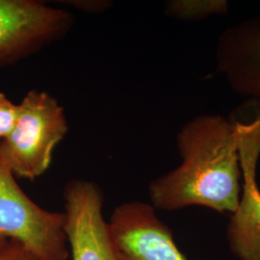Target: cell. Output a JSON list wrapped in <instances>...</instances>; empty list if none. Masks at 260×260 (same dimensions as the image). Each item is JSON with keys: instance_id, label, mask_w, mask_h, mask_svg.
<instances>
[{"instance_id": "cell-1", "label": "cell", "mask_w": 260, "mask_h": 260, "mask_svg": "<svg viewBox=\"0 0 260 260\" xmlns=\"http://www.w3.org/2000/svg\"><path fill=\"white\" fill-rule=\"evenodd\" d=\"M181 163L149 188L155 209L202 206L218 213L237 209L242 194L238 123L221 115H200L177 134Z\"/></svg>"}, {"instance_id": "cell-2", "label": "cell", "mask_w": 260, "mask_h": 260, "mask_svg": "<svg viewBox=\"0 0 260 260\" xmlns=\"http://www.w3.org/2000/svg\"><path fill=\"white\" fill-rule=\"evenodd\" d=\"M67 132L65 113L55 99L32 90L19 104L14 128L0 142L1 156L15 177L33 180L49 168Z\"/></svg>"}, {"instance_id": "cell-3", "label": "cell", "mask_w": 260, "mask_h": 260, "mask_svg": "<svg viewBox=\"0 0 260 260\" xmlns=\"http://www.w3.org/2000/svg\"><path fill=\"white\" fill-rule=\"evenodd\" d=\"M64 212L48 211L18 185L0 153V237L18 242L38 260H68Z\"/></svg>"}, {"instance_id": "cell-4", "label": "cell", "mask_w": 260, "mask_h": 260, "mask_svg": "<svg viewBox=\"0 0 260 260\" xmlns=\"http://www.w3.org/2000/svg\"><path fill=\"white\" fill-rule=\"evenodd\" d=\"M65 231L73 260H124L103 218V195L92 181L75 179L66 186Z\"/></svg>"}, {"instance_id": "cell-5", "label": "cell", "mask_w": 260, "mask_h": 260, "mask_svg": "<svg viewBox=\"0 0 260 260\" xmlns=\"http://www.w3.org/2000/svg\"><path fill=\"white\" fill-rule=\"evenodd\" d=\"M238 123L244 183L239 205L226 229L229 248L239 260H260V190L256 166L260 158V119Z\"/></svg>"}, {"instance_id": "cell-6", "label": "cell", "mask_w": 260, "mask_h": 260, "mask_svg": "<svg viewBox=\"0 0 260 260\" xmlns=\"http://www.w3.org/2000/svg\"><path fill=\"white\" fill-rule=\"evenodd\" d=\"M108 223L124 260H187L172 231L150 204L129 202L119 205Z\"/></svg>"}, {"instance_id": "cell-7", "label": "cell", "mask_w": 260, "mask_h": 260, "mask_svg": "<svg viewBox=\"0 0 260 260\" xmlns=\"http://www.w3.org/2000/svg\"><path fill=\"white\" fill-rule=\"evenodd\" d=\"M70 21L62 10L34 0H0V63L58 37Z\"/></svg>"}, {"instance_id": "cell-8", "label": "cell", "mask_w": 260, "mask_h": 260, "mask_svg": "<svg viewBox=\"0 0 260 260\" xmlns=\"http://www.w3.org/2000/svg\"><path fill=\"white\" fill-rule=\"evenodd\" d=\"M216 66L233 92L260 99V14L223 31L217 42Z\"/></svg>"}, {"instance_id": "cell-9", "label": "cell", "mask_w": 260, "mask_h": 260, "mask_svg": "<svg viewBox=\"0 0 260 260\" xmlns=\"http://www.w3.org/2000/svg\"><path fill=\"white\" fill-rule=\"evenodd\" d=\"M169 17L183 21H200L212 16H223L230 12L226 0H172L166 4Z\"/></svg>"}, {"instance_id": "cell-10", "label": "cell", "mask_w": 260, "mask_h": 260, "mask_svg": "<svg viewBox=\"0 0 260 260\" xmlns=\"http://www.w3.org/2000/svg\"><path fill=\"white\" fill-rule=\"evenodd\" d=\"M19 115V104H15L0 93V142L5 139L14 128Z\"/></svg>"}, {"instance_id": "cell-11", "label": "cell", "mask_w": 260, "mask_h": 260, "mask_svg": "<svg viewBox=\"0 0 260 260\" xmlns=\"http://www.w3.org/2000/svg\"><path fill=\"white\" fill-rule=\"evenodd\" d=\"M0 260H38L18 242L0 237Z\"/></svg>"}, {"instance_id": "cell-12", "label": "cell", "mask_w": 260, "mask_h": 260, "mask_svg": "<svg viewBox=\"0 0 260 260\" xmlns=\"http://www.w3.org/2000/svg\"><path fill=\"white\" fill-rule=\"evenodd\" d=\"M255 104L257 107V117H260V99L255 100Z\"/></svg>"}]
</instances>
